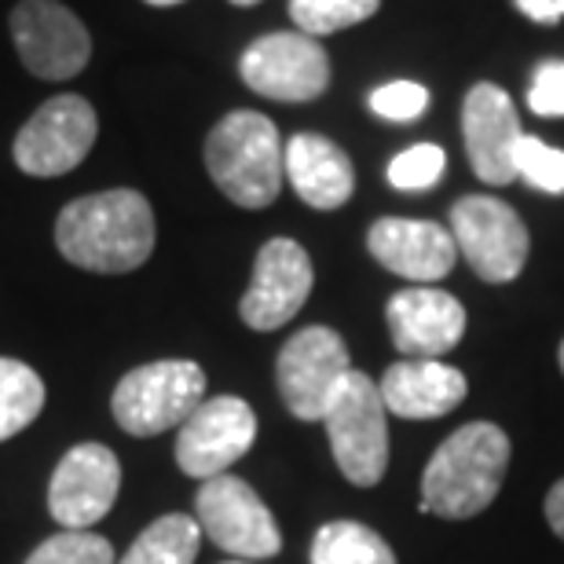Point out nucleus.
Returning <instances> with one entry per match:
<instances>
[{
    "label": "nucleus",
    "instance_id": "nucleus-11",
    "mask_svg": "<svg viewBox=\"0 0 564 564\" xmlns=\"http://www.w3.org/2000/svg\"><path fill=\"white\" fill-rule=\"evenodd\" d=\"M99 121L96 110L85 96H52L37 115H33L26 126L19 129L15 147V165L26 176H63L77 169L88 158L96 143Z\"/></svg>",
    "mask_w": 564,
    "mask_h": 564
},
{
    "label": "nucleus",
    "instance_id": "nucleus-23",
    "mask_svg": "<svg viewBox=\"0 0 564 564\" xmlns=\"http://www.w3.org/2000/svg\"><path fill=\"white\" fill-rule=\"evenodd\" d=\"M378 8L381 0H290V19L308 37H326V33L367 22Z\"/></svg>",
    "mask_w": 564,
    "mask_h": 564
},
{
    "label": "nucleus",
    "instance_id": "nucleus-34",
    "mask_svg": "<svg viewBox=\"0 0 564 564\" xmlns=\"http://www.w3.org/2000/svg\"><path fill=\"white\" fill-rule=\"evenodd\" d=\"M228 564H253V561H228Z\"/></svg>",
    "mask_w": 564,
    "mask_h": 564
},
{
    "label": "nucleus",
    "instance_id": "nucleus-33",
    "mask_svg": "<svg viewBox=\"0 0 564 564\" xmlns=\"http://www.w3.org/2000/svg\"><path fill=\"white\" fill-rule=\"evenodd\" d=\"M557 359H561V370H564V341H561V352H557Z\"/></svg>",
    "mask_w": 564,
    "mask_h": 564
},
{
    "label": "nucleus",
    "instance_id": "nucleus-9",
    "mask_svg": "<svg viewBox=\"0 0 564 564\" xmlns=\"http://www.w3.org/2000/svg\"><path fill=\"white\" fill-rule=\"evenodd\" d=\"M11 41L22 66L44 82H70L93 59L88 26L59 0H19L11 11Z\"/></svg>",
    "mask_w": 564,
    "mask_h": 564
},
{
    "label": "nucleus",
    "instance_id": "nucleus-26",
    "mask_svg": "<svg viewBox=\"0 0 564 564\" xmlns=\"http://www.w3.org/2000/svg\"><path fill=\"white\" fill-rule=\"evenodd\" d=\"M517 180H528L546 195H564V151L539 137H524L517 143Z\"/></svg>",
    "mask_w": 564,
    "mask_h": 564
},
{
    "label": "nucleus",
    "instance_id": "nucleus-1",
    "mask_svg": "<svg viewBox=\"0 0 564 564\" xmlns=\"http://www.w3.org/2000/svg\"><path fill=\"white\" fill-rule=\"evenodd\" d=\"M55 246L85 272H137L154 253V209L132 187L74 198L55 220Z\"/></svg>",
    "mask_w": 564,
    "mask_h": 564
},
{
    "label": "nucleus",
    "instance_id": "nucleus-24",
    "mask_svg": "<svg viewBox=\"0 0 564 564\" xmlns=\"http://www.w3.org/2000/svg\"><path fill=\"white\" fill-rule=\"evenodd\" d=\"M26 564H115V546L96 532H63L44 539Z\"/></svg>",
    "mask_w": 564,
    "mask_h": 564
},
{
    "label": "nucleus",
    "instance_id": "nucleus-5",
    "mask_svg": "<svg viewBox=\"0 0 564 564\" xmlns=\"http://www.w3.org/2000/svg\"><path fill=\"white\" fill-rule=\"evenodd\" d=\"M206 400V370L191 359H158L118 381L110 411L132 436H158L184 425Z\"/></svg>",
    "mask_w": 564,
    "mask_h": 564
},
{
    "label": "nucleus",
    "instance_id": "nucleus-7",
    "mask_svg": "<svg viewBox=\"0 0 564 564\" xmlns=\"http://www.w3.org/2000/svg\"><path fill=\"white\" fill-rule=\"evenodd\" d=\"M352 375L345 337L330 326H304L282 345L275 381L286 411L301 422H323L334 392Z\"/></svg>",
    "mask_w": 564,
    "mask_h": 564
},
{
    "label": "nucleus",
    "instance_id": "nucleus-25",
    "mask_svg": "<svg viewBox=\"0 0 564 564\" xmlns=\"http://www.w3.org/2000/svg\"><path fill=\"white\" fill-rule=\"evenodd\" d=\"M447 154L436 143H414L389 162V184L397 191H429L444 176Z\"/></svg>",
    "mask_w": 564,
    "mask_h": 564
},
{
    "label": "nucleus",
    "instance_id": "nucleus-31",
    "mask_svg": "<svg viewBox=\"0 0 564 564\" xmlns=\"http://www.w3.org/2000/svg\"><path fill=\"white\" fill-rule=\"evenodd\" d=\"M147 4H154V8H173V4H184V0H147Z\"/></svg>",
    "mask_w": 564,
    "mask_h": 564
},
{
    "label": "nucleus",
    "instance_id": "nucleus-10",
    "mask_svg": "<svg viewBox=\"0 0 564 564\" xmlns=\"http://www.w3.org/2000/svg\"><path fill=\"white\" fill-rule=\"evenodd\" d=\"M451 239L484 282H513L524 272L528 228L499 198H458L451 206Z\"/></svg>",
    "mask_w": 564,
    "mask_h": 564
},
{
    "label": "nucleus",
    "instance_id": "nucleus-17",
    "mask_svg": "<svg viewBox=\"0 0 564 564\" xmlns=\"http://www.w3.org/2000/svg\"><path fill=\"white\" fill-rule=\"evenodd\" d=\"M370 257L389 268L392 275H403L419 286L451 275L458 261V246L433 220H408V217H386L378 220L367 235Z\"/></svg>",
    "mask_w": 564,
    "mask_h": 564
},
{
    "label": "nucleus",
    "instance_id": "nucleus-3",
    "mask_svg": "<svg viewBox=\"0 0 564 564\" xmlns=\"http://www.w3.org/2000/svg\"><path fill=\"white\" fill-rule=\"evenodd\" d=\"M286 143L279 140L275 121L257 110H231L206 137V169L224 195L242 209L272 206L286 180L282 165Z\"/></svg>",
    "mask_w": 564,
    "mask_h": 564
},
{
    "label": "nucleus",
    "instance_id": "nucleus-8",
    "mask_svg": "<svg viewBox=\"0 0 564 564\" xmlns=\"http://www.w3.org/2000/svg\"><path fill=\"white\" fill-rule=\"evenodd\" d=\"M239 74L257 96L275 104H308L330 85V55L301 30L268 33L242 52Z\"/></svg>",
    "mask_w": 564,
    "mask_h": 564
},
{
    "label": "nucleus",
    "instance_id": "nucleus-32",
    "mask_svg": "<svg viewBox=\"0 0 564 564\" xmlns=\"http://www.w3.org/2000/svg\"><path fill=\"white\" fill-rule=\"evenodd\" d=\"M231 4H239V8H250V4H257V0H231Z\"/></svg>",
    "mask_w": 564,
    "mask_h": 564
},
{
    "label": "nucleus",
    "instance_id": "nucleus-14",
    "mask_svg": "<svg viewBox=\"0 0 564 564\" xmlns=\"http://www.w3.org/2000/svg\"><path fill=\"white\" fill-rule=\"evenodd\" d=\"M312 257L301 242L293 239H272L261 246L253 264L250 290L242 293L239 315L250 330H279L293 315L304 308L312 293Z\"/></svg>",
    "mask_w": 564,
    "mask_h": 564
},
{
    "label": "nucleus",
    "instance_id": "nucleus-30",
    "mask_svg": "<svg viewBox=\"0 0 564 564\" xmlns=\"http://www.w3.org/2000/svg\"><path fill=\"white\" fill-rule=\"evenodd\" d=\"M546 521L564 539V480L554 484V488H550V495H546Z\"/></svg>",
    "mask_w": 564,
    "mask_h": 564
},
{
    "label": "nucleus",
    "instance_id": "nucleus-27",
    "mask_svg": "<svg viewBox=\"0 0 564 564\" xmlns=\"http://www.w3.org/2000/svg\"><path fill=\"white\" fill-rule=\"evenodd\" d=\"M429 107V93L414 82H392L370 93V110L386 121H414Z\"/></svg>",
    "mask_w": 564,
    "mask_h": 564
},
{
    "label": "nucleus",
    "instance_id": "nucleus-12",
    "mask_svg": "<svg viewBox=\"0 0 564 564\" xmlns=\"http://www.w3.org/2000/svg\"><path fill=\"white\" fill-rule=\"evenodd\" d=\"M121 491V462L104 444H77L59 458L48 484V513L66 532H93Z\"/></svg>",
    "mask_w": 564,
    "mask_h": 564
},
{
    "label": "nucleus",
    "instance_id": "nucleus-16",
    "mask_svg": "<svg viewBox=\"0 0 564 564\" xmlns=\"http://www.w3.org/2000/svg\"><path fill=\"white\" fill-rule=\"evenodd\" d=\"M389 334L403 359H440L466 334V308L458 297L436 286H411L392 293Z\"/></svg>",
    "mask_w": 564,
    "mask_h": 564
},
{
    "label": "nucleus",
    "instance_id": "nucleus-6",
    "mask_svg": "<svg viewBox=\"0 0 564 564\" xmlns=\"http://www.w3.org/2000/svg\"><path fill=\"white\" fill-rule=\"evenodd\" d=\"M195 513L202 535H209L235 561H268L282 550V532L272 510L239 477L220 473L202 480Z\"/></svg>",
    "mask_w": 564,
    "mask_h": 564
},
{
    "label": "nucleus",
    "instance_id": "nucleus-22",
    "mask_svg": "<svg viewBox=\"0 0 564 564\" xmlns=\"http://www.w3.org/2000/svg\"><path fill=\"white\" fill-rule=\"evenodd\" d=\"M44 408V381L22 359L0 356V440L30 429Z\"/></svg>",
    "mask_w": 564,
    "mask_h": 564
},
{
    "label": "nucleus",
    "instance_id": "nucleus-13",
    "mask_svg": "<svg viewBox=\"0 0 564 564\" xmlns=\"http://www.w3.org/2000/svg\"><path fill=\"white\" fill-rule=\"evenodd\" d=\"M257 440V414L239 397H209L176 433V466L209 480L228 473Z\"/></svg>",
    "mask_w": 564,
    "mask_h": 564
},
{
    "label": "nucleus",
    "instance_id": "nucleus-28",
    "mask_svg": "<svg viewBox=\"0 0 564 564\" xmlns=\"http://www.w3.org/2000/svg\"><path fill=\"white\" fill-rule=\"evenodd\" d=\"M528 107H532L539 118H564V59L543 63L532 74Z\"/></svg>",
    "mask_w": 564,
    "mask_h": 564
},
{
    "label": "nucleus",
    "instance_id": "nucleus-19",
    "mask_svg": "<svg viewBox=\"0 0 564 564\" xmlns=\"http://www.w3.org/2000/svg\"><path fill=\"white\" fill-rule=\"evenodd\" d=\"M282 165L297 198L312 209H341L356 191V169L348 154L315 132H297L282 151Z\"/></svg>",
    "mask_w": 564,
    "mask_h": 564
},
{
    "label": "nucleus",
    "instance_id": "nucleus-4",
    "mask_svg": "<svg viewBox=\"0 0 564 564\" xmlns=\"http://www.w3.org/2000/svg\"><path fill=\"white\" fill-rule=\"evenodd\" d=\"M381 389L364 370L352 375L334 392L330 408L323 414L326 436H330L334 462L356 488H375L389 466V419Z\"/></svg>",
    "mask_w": 564,
    "mask_h": 564
},
{
    "label": "nucleus",
    "instance_id": "nucleus-2",
    "mask_svg": "<svg viewBox=\"0 0 564 564\" xmlns=\"http://www.w3.org/2000/svg\"><path fill=\"white\" fill-rule=\"evenodd\" d=\"M510 466V436L491 422L455 429L422 473V510L444 521L484 513L499 495Z\"/></svg>",
    "mask_w": 564,
    "mask_h": 564
},
{
    "label": "nucleus",
    "instance_id": "nucleus-29",
    "mask_svg": "<svg viewBox=\"0 0 564 564\" xmlns=\"http://www.w3.org/2000/svg\"><path fill=\"white\" fill-rule=\"evenodd\" d=\"M517 8L532 22H543V26H554L564 19V0H517Z\"/></svg>",
    "mask_w": 564,
    "mask_h": 564
},
{
    "label": "nucleus",
    "instance_id": "nucleus-21",
    "mask_svg": "<svg viewBox=\"0 0 564 564\" xmlns=\"http://www.w3.org/2000/svg\"><path fill=\"white\" fill-rule=\"evenodd\" d=\"M198 543V521H191L184 513H165L143 535H137V543L129 546V554L118 564H195Z\"/></svg>",
    "mask_w": 564,
    "mask_h": 564
},
{
    "label": "nucleus",
    "instance_id": "nucleus-15",
    "mask_svg": "<svg viewBox=\"0 0 564 564\" xmlns=\"http://www.w3.org/2000/svg\"><path fill=\"white\" fill-rule=\"evenodd\" d=\"M462 137L469 165L484 184L506 187L517 180V143L524 140L513 99L499 85L480 82L462 104Z\"/></svg>",
    "mask_w": 564,
    "mask_h": 564
},
{
    "label": "nucleus",
    "instance_id": "nucleus-18",
    "mask_svg": "<svg viewBox=\"0 0 564 564\" xmlns=\"http://www.w3.org/2000/svg\"><path fill=\"white\" fill-rule=\"evenodd\" d=\"M378 389L389 414L411 422H429L455 411L466 400L469 386L462 370L440 364V359H400V364L386 370Z\"/></svg>",
    "mask_w": 564,
    "mask_h": 564
},
{
    "label": "nucleus",
    "instance_id": "nucleus-20",
    "mask_svg": "<svg viewBox=\"0 0 564 564\" xmlns=\"http://www.w3.org/2000/svg\"><path fill=\"white\" fill-rule=\"evenodd\" d=\"M312 564H397V554L375 528L330 521L312 539Z\"/></svg>",
    "mask_w": 564,
    "mask_h": 564
}]
</instances>
